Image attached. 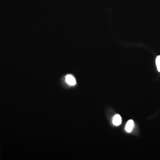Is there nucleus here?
<instances>
[{
    "mask_svg": "<svg viewBox=\"0 0 160 160\" xmlns=\"http://www.w3.org/2000/svg\"><path fill=\"white\" fill-rule=\"evenodd\" d=\"M66 82L70 86H74L76 84V80L72 75H67L65 77Z\"/></svg>",
    "mask_w": 160,
    "mask_h": 160,
    "instance_id": "1",
    "label": "nucleus"
},
{
    "mask_svg": "<svg viewBox=\"0 0 160 160\" xmlns=\"http://www.w3.org/2000/svg\"><path fill=\"white\" fill-rule=\"evenodd\" d=\"M122 123V118L119 114H116L113 118V123L116 126L120 125Z\"/></svg>",
    "mask_w": 160,
    "mask_h": 160,
    "instance_id": "2",
    "label": "nucleus"
},
{
    "mask_svg": "<svg viewBox=\"0 0 160 160\" xmlns=\"http://www.w3.org/2000/svg\"><path fill=\"white\" fill-rule=\"evenodd\" d=\"M134 126V122L132 120H129L126 123L125 130L127 132H131L132 131V129Z\"/></svg>",
    "mask_w": 160,
    "mask_h": 160,
    "instance_id": "3",
    "label": "nucleus"
},
{
    "mask_svg": "<svg viewBox=\"0 0 160 160\" xmlns=\"http://www.w3.org/2000/svg\"><path fill=\"white\" fill-rule=\"evenodd\" d=\"M156 65L158 71L160 72V56H158L156 58Z\"/></svg>",
    "mask_w": 160,
    "mask_h": 160,
    "instance_id": "4",
    "label": "nucleus"
}]
</instances>
